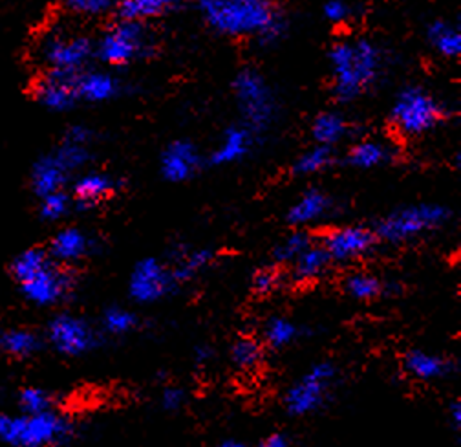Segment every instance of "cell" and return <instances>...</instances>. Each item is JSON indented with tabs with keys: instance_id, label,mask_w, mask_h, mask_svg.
<instances>
[{
	"instance_id": "6da1fadb",
	"label": "cell",
	"mask_w": 461,
	"mask_h": 447,
	"mask_svg": "<svg viewBox=\"0 0 461 447\" xmlns=\"http://www.w3.org/2000/svg\"><path fill=\"white\" fill-rule=\"evenodd\" d=\"M198 10L214 32L229 37L275 42L285 28L282 12L264 0H205Z\"/></svg>"
},
{
	"instance_id": "7a4b0ae2",
	"label": "cell",
	"mask_w": 461,
	"mask_h": 447,
	"mask_svg": "<svg viewBox=\"0 0 461 447\" xmlns=\"http://www.w3.org/2000/svg\"><path fill=\"white\" fill-rule=\"evenodd\" d=\"M330 68L333 96L350 103L377 83L384 68V53L368 39L340 41L330 50Z\"/></svg>"
},
{
	"instance_id": "3957f363",
	"label": "cell",
	"mask_w": 461,
	"mask_h": 447,
	"mask_svg": "<svg viewBox=\"0 0 461 447\" xmlns=\"http://www.w3.org/2000/svg\"><path fill=\"white\" fill-rule=\"evenodd\" d=\"M10 271L23 296L37 306H55L67 301L76 283L74 275L41 248L17 255Z\"/></svg>"
},
{
	"instance_id": "277c9868",
	"label": "cell",
	"mask_w": 461,
	"mask_h": 447,
	"mask_svg": "<svg viewBox=\"0 0 461 447\" xmlns=\"http://www.w3.org/2000/svg\"><path fill=\"white\" fill-rule=\"evenodd\" d=\"M450 209L441 204H416L388 213L374 232L379 241L405 244L443 228L450 222Z\"/></svg>"
},
{
	"instance_id": "5b68a950",
	"label": "cell",
	"mask_w": 461,
	"mask_h": 447,
	"mask_svg": "<svg viewBox=\"0 0 461 447\" xmlns=\"http://www.w3.org/2000/svg\"><path fill=\"white\" fill-rule=\"evenodd\" d=\"M70 434V422L53 411L0 415V440L14 447H51Z\"/></svg>"
},
{
	"instance_id": "8992f818",
	"label": "cell",
	"mask_w": 461,
	"mask_h": 447,
	"mask_svg": "<svg viewBox=\"0 0 461 447\" xmlns=\"http://www.w3.org/2000/svg\"><path fill=\"white\" fill-rule=\"evenodd\" d=\"M445 116L441 103L423 87H407L392 106V123L405 136H421L434 131Z\"/></svg>"
},
{
	"instance_id": "52a82bcc",
	"label": "cell",
	"mask_w": 461,
	"mask_h": 447,
	"mask_svg": "<svg viewBox=\"0 0 461 447\" xmlns=\"http://www.w3.org/2000/svg\"><path fill=\"white\" fill-rule=\"evenodd\" d=\"M150 37L141 23L115 21L97 41L95 55L108 67H127L150 51Z\"/></svg>"
},
{
	"instance_id": "ba28073f",
	"label": "cell",
	"mask_w": 461,
	"mask_h": 447,
	"mask_svg": "<svg viewBox=\"0 0 461 447\" xmlns=\"http://www.w3.org/2000/svg\"><path fill=\"white\" fill-rule=\"evenodd\" d=\"M233 88L244 127L253 134L267 131L275 118V99L267 81L257 70H242Z\"/></svg>"
},
{
	"instance_id": "9c48e42d",
	"label": "cell",
	"mask_w": 461,
	"mask_h": 447,
	"mask_svg": "<svg viewBox=\"0 0 461 447\" xmlns=\"http://www.w3.org/2000/svg\"><path fill=\"white\" fill-rule=\"evenodd\" d=\"M335 378L337 370L331 363H315L290 388H287V393L284 397L287 415L301 418L317 413L326 404Z\"/></svg>"
},
{
	"instance_id": "30bf717a",
	"label": "cell",
	"mask_w": 461,
	"mask_h": 447,
	"mask_svg": "<svg viewBox=\"0 0 461 447\" xmlns=\"http://www.w3.org/2000/svg\"><path fill=\"white\" fill-rule=\"evenodd\" d=\"M92 55H95L94 42L81 35L51 37L42 46V58L50 70L67 76H77L85 72Z\"/></svg>"
},
{
	"instance_id": "8fae6325",
	"label": "cell",
	"mask_w": 461,
	"mask_h": 447,
	"mask_svg": "<svg viewBox=\"0 0 461 447\" xmlns=\"http://www.w3.org/2000/svg\"><path fill=\"white\" fill-rule=\"evenodd\" d=\"M379 239L368 226H340L330 230L319 242L331 262H354L368 257Z\"/></svg>"
},
{
	"instance_id": "7c38bea8",
	"label": "cell",
	"mask_w": 461,
	"mask_h": 447,
	"mask_svg": "<svg viewBox=\"0 0 461 447\" xmlns=\"http://www.w3.org/2000/svg\"><path fill=\"white\" fill-rule=\"evenodd\" d=\"M176 287L172 278L170 268H167L161 260L149 257L136 264L131 273L129 294L140 305H150L172 292Z\"/></svg>"
},
{
	"instance_id": "4fadbf2b",
	"label": "cell",
	"mask_w": 461,
	"mask_h": 447,
	"mask_svg": "<svg viewBox=\"0 0 461 447\" xmlns=\"http://www.w3.org/2000/svg\"><path fill=\"white\" fill-rule=\"evenodd\" d=\"M48 340L65 356H81L97 345L94 328L72 314H59L50 321Z\"/></svg>"
},
{
	"instance_id": "5bb4252c",
	"label": "cell",
	"mask_w": 461,
	"mask_h": 447,
	"mask_svg": "<svg viewBox=\"0 0 461 447\" xmlns=\"http://www.w3.org/2000/svg\"><path fill=\"white\" fill-rule=\"evenodd\" d=\"M200 161L202 160L196 145L185 140L172 141L170 145H167L159 160L161 175L168 182H175V184L185 182L200 169Z\"/></svg>"
},
{
	"instance_id": "9a60e30c",
	"label": "cell",
	"mask_w": 461,
	"mask_h": 447,
	"mask_svg": "<svg viewBox=\"0 0 461 447\" xmlns=\"http://www.w3.org/2000/svg\"><path fill=\"white\" fill-rule=\"evenodd\" d=\"M76 76H67L61 72H51L48 70L39 83L35 85V97L37 101L55 112H63L72 108L77 103Z\"/></svg>"
},
{
	"instance_id": "2e32d148",
	"label": "cell",
	"mask_w": 461,
	"mask_h": 447,
	"mask_svg": "<svg viewBox=\"0 0 461 447\" xmlns=\"http://www.w3.org/2000/svg\"><path fill=\"white\" fill-rule=\"evenodd\" d=\"M94 248V241L79 228H65L57 233L50 244L48 255L57 264H72L85 259Z\"/></svg>"
},
{
	"instance_id": "e0dca14e",
	"label": "cell",
	"mask_w": 461,
	"mask_h": 447,
	"mask_svg": "<svg viewBox=\"0 0 461 447\" xmlns=\"http://www.w3.org/2000/svg\"><path fill=\"white\" fill-rule=\"evenodd\" d=\"M77 101L83 99L86 103H103L110 101L120 94L122 85L113 76L108 72H97V70H85L76 76L74 79Z\"/></svg>"
},
{
	"instance_id": "ac0fdd59",
	"label": "cell",
	"mask_w": 461,
	"mask_h": 447,
	"mask_svg": "<svg viewBox=\"0 0 461 447\" xmlns=\"http://www.w3.org/2000/svg\"><path fill=\"white\" fill-rule=\"evenodd\" d=\"M402 369L420 381H436L447 378L454 370V363L439 354H430L427 351H411L402 358Z\"/></svg>"
},
{
	"instance_id": "d6986e66",
	"label": "cell",
	"mask_w": 461,
	"mask_h": 447,
	"mask_svg": "<svg viewBox=\"0 0 461 447\" xmlns=\"http://www.w3.org/2000/svg\"><path fill=\"white\" fill-rule=\"evenodd\" d=\"M331 198L321 189H308L287 211V222L295 228L310 226L331 211Z\"/></svg>"
},
{
	"instance_id": "ffe728a7",
	"label": "cell",
	"mask_w": 461,
	"mask_h": 447,
	"mask_svg": "<svg viewBox=\"0 0 461 447\" xmlns=\"http://www.w3.org/2000/svg\"><path fill=\"white\" fill-rule=\"evenodd\" d=\"M253 143H255V134L249 129H246L244 125L230 127L223 132L220 143L212 151L211 163L214 165L235 163L249 154Z\"/></svg>"
},
{
	"instance_id": "44dd1931",
	"label": "cell",
	"mask_w": 461,
	"mask_h": 447,
	"mask_svg": "<svg viewBox=\"0 0 461 447\" xmlns=\"http://www.w3.org/2000/svg\"><path fill=\"white\" fill-rule=\"evenodd\" d=\"M70 175L63 169V165L55 160L53 154H48L41 158L32 171V187L35 195L41 198L59 193L67 186Z\"/></svg>"
},
{
	"instance_id": "7402d4cb",
	"label": "cell",
	"mask_w": 461,
	"mask_h": 447,
	"mask_svg": "<svg viewBox=\"0 0 461 447\" xmlns=\"http://www.w3.org/2000/svg\"><path fill=\"white\" fill-rule=\"evenodd\" d=\"M115 187H118V182L112 177L104 173H86L76 180L72 191L77 205L92 207L108 198Z\"/></svg>"
},
{
	"instance_id": "603a6c76",
	"label": "cell",
	"mask_w": 461,
	"mask_h": 447,
	"mask_svg": "<svg viewBox=\"0 0 461 447\" xmlns=\"http://www.w3.org/2000/svg\"><path fill=\"white\" fill-rule=\"evenodd\" d=\"M178 5L168 3V0H125V3L113 6L115 17L118 21H129V23H141L163 17L176 10Z\"/></svg>"
},
{
	"instance_id": "cb8c5ba5",
	"label": "cell",
	"mask_w": 461,
	"mask_h": 447,
	"mask_svg": "<svg viewBox=\"0 0 461 447\" xmlns=\"http://www.w3.org/2000/svg\"><path fill=\"white\" fill-rule=\"evenodd\" d=\"M331 260L328 257V253L324 251V248L317 242H313L292 266V275L294 281L304 285V283H312L321 278L328 268H330Z\"/></svg>"
},
{
	"instance_id": "d4e9b609",
	"label": "cell",
	"mask_w": 461,
	"mask_h": 447,
	"mask_svg": "<svg viewBox=\"0 0 461 447\" xmlns=\"http://www.w3.org/2000/svg\"><path fill=\"white\" fill-rule=\"evenodd\" d=\"M427 39L430 46L447 59H457L461 53V32L459 24L448 21H434L427 28Z\"/></svg>"
},
{
	"instance_id": "484cf974",
	"label": "cell",
	"mask_w": 461,
	"mask_h": 447,
	"mask_svg": "<svg viewBox=\"0 0 461 447\" xmlns=\"http://www.w3.org/2000/svg\"><path fill=\"white\" fill-rule=\"evenodd\" d=\"M350 132L348 122L344 120L342 114L339 112H322L312 125V136L321 147L331 149L333 145L340 143Z\"/></svg>"
},
{
	"instance_id": "4316f807",
	"label": "cell",
	"mask_w": 461,
	"mask_h": 447,
	"mask_svg": "<svg viewBox=\"0 0 461 447\" xmlns=\"http://www.w3.org/2000/svg\"><path fill=\"white\" fill-rule=\"evenodd\" d=\"M392 158V151L379 140H361L348 152V163L357 169H375Z\"/></svg>"
},
{
	"instance_id": "83f0119b",
	"label": "cell",
	"mask_w": 461,
	"mask_h": 447,
	"mask_svg": "<svg viewBox=\"0 0 461 447\" xmlns=\"http://www.w3.org/2000/svg\"><path fill=\"white\" fill-rule=\"evenodd\" d=\"M344 290L350 297L357 301H374L383 296L384 285L379 277L366 273V271H356L346 277Z\"/></svg>"
},
{
	"instance_id": "f1b7e54d",
	"label": "cell",
	"mask_w": 461,
	"mask_h": 447,
	"mask_svg": "<svg viewBox=\"0 0 461 447\" xmlns=\"http://www.w3.org/2000/svg\"><path fill=\"white\" fill-rule=\"evenodd\" d=\"M41 349V338L26 328H15L5 332L3 335V351L14 358H30Z\"/></svg>"
},
{
	"instance_id": "f546056e",
	"label": "cell",
	"mask_w": 461,
	"mask_h": 447,
	"mask_svg": "<svg viewBox=\"0 0 461 447\" xmlns=\"http://www.w3.org/2000/svg\"><path fill=\"white\" fill-rule=\"evenodd\" d=\"M299 326L285 317H271L264 326V342L273 349H285L299 340Z\"/></svg>"
},
{
	"instance_id": "4dcf8cb0",
	"label": "cell",
	"mask_w": 461,
	"mask_h": 447,
	"mask_svg": "<svg viewBox=\"0 0 461 447\" xmlns=\"http://www.w3.org/2000/svg\"><path fill=\"white\" fill-rule=\"evenodd\" d=\"M333 163H335L333 149L315 145L313 149L303 152L297 158V161L294 165V171L297 175H319V173L330 169Z\"/></svg>"
},
{
	"instance_id": "1f68e13d",
	"label": "cell",
	"mask_w": 461,
	"mask_h": 447,
	"mask_svg": "<svg viewBox=\"0 0 461 447\" xmlns=\"http://www.w3.org/2000/svg\"><path fill=\"white\" fill-rule=\"evenodd\" d=\"M312 244L313 237L306 230H297L275 248L273 257L280 264H294Z\"/></svg>"
},
{
	"instance_id": "d6a6232c",
	"label": "cell",
	"mask_w": 461,
	"mask_h": 447,
	"mask_svg": "<svg viewBox=\"0 0 461 447\" xmlns=\"http://www.w3.org/2000/svg\"><path fill=\"white\" fill-rule=\"evenodd\" d=\"M264 358L262 345L255 338H240L230 347V361L244 372L255 370Z\"/></svg>"
},
{
	"instance_id": "836d02e7",
	"label": "cell",
	"mask_w": 461,
	"mask_h": 447,
	"mask_svg": "<svg viewBox=\"0 0 461 447\" xmlns=\"http://www.w3.org/2000/svg\"><path fill=\"white\" fill-rule=\"evenodd\" d=\"M214 255L211 250H198V251H191L187 253L175 268L170 269L172 278H175V283H187L191 281L193 277H196L202 269H205L211 262H212Z\"/></svg>"
},
{
	"instance_id": "e575fe53",
	"label": "cell",
	"mask_w": 461,
	"mask_h": 447,
	"mask_svg": "<svg viewBox=\"0 0 461 447\" xmlns=\"http://www.w3.org/2000/svg\"><path fill=\"white\" fill-rule=\"evenodd\" d=\"M55 156V160L59 161L63 165V169L72 175L79 169H83V167L90 161L92 154H90V149L86 145H76V143H68V141H63L61 147L57 149L55 152H51Z\"/></svg>"
},
{
	"instance_id": "d590c367",
	"label": "cell",
	"mask_w": 461,
	"mask_h": 447,
	"mask_svg": "<svg viewBox=\"0 0 461 447\" xmlns=\"http://www.w3.org/2000/svg\"><path fill=\"white\" fill-rule=\"evenodd\" d=\"M101 326L110 335H125L138 326V317L125 308L113 306L103 314Z\"/></svg>"
},
{
	"instance_id": "8d00e7d4",
	"label": "cell",
	"mask_w": 461,
	"mask_h": 447,
	"mask_svg": "<svg viewBox=\"0 0 461 447\" xmlns=\"http://www.w3.org/2000/svg\"><path fill=\"white\" fill-rule=\"evenodd\" d=\"M19 406L23 409V415L46 413V411H51V397L44 388L26 387L19 395Z\"/></svg>"
},
{
	"instance_id": "74e56055",
	"label": "cell",
	"mask_w": 461,
	"mask_h": 447,
	"mask_svg": "<svg viewBox=\"0 0 461 447\" xmlns=\"http://www.w3.org/2000/svg\"><path fill=\"white\" fill-rule=\"evenodd\" d=\"M72 207V198L65 193H53L42 198L41 202V216L46 220H59L63 218Z\"/></svg>"
},
{
	"instance_id": "f35d334b",
	"label": "cell",
	"mask_w": 461,
	"mask_h": 447,
	"mask_svg": "<svg viewBox=\"0 0 461 447\" xmlns=\"http://www.w3.org/2000/svg\"><path fill=\"white\" fill-rule=\"evenodd\" d=\"M280 283H282V275L275 268H264L253 275V288L257 294H262V296L275 292L280 287Z\"/></svg>"
},
{
	"instance_id": "ab89813d",
	"label": "cell",
	"mask_w": 461,
	"mask_h": 447,
	"mask_svg": "<svg viewBox=\"0 0 461 447\" xmlns=\"http://www.w3.org/2000/svg\"><path fill=\"white\" fill-rule=\"evenodd\" d=\"M67 10L76 15L95 17V15H104L112 12L113 5L106 3V0H76V3L67 5Z\"/></svg>"
},
{
	"instance_id": "60d3db41",
	"label": "cell",
	"mask_w": 461,
	"mask_h": 447,
	"mask_svg": "<svg viewBox=\"0 0 461 447\" xmlns=\"http://www.w3.org/2000/svg\"><path fill=\"white\" fill-rule=\"evenodd\" d=\"M187 400L185 390L176 387V385H168L161 390V407L165 411H178L184 407Z\"/></svg>"
},
{
	"instance_id": "b9f144b4",
	"label": "cell",
	"mask_w": 461,
	"mask_h": 447,
	"mask_svg": "<svg viewBox=\"0 0 461 447\" xmlns=\"http://www.w3.org/2000/svg\"><path fill=\"white\" fill-rule=\"evenodd\" d=\"M322 15L326 21L333 23V24H342V23H348L354 17V10L352 6L344 5V3H328L322 8Z\"/></svg>"
},
{
	"instance_id": "7bdbcfd3",
	"label": "cell",
	"mask_w": 461,
	"mask_h": 447,
	"mask_svg": "<svg viewBox=\"0 0 461 447\" xmlns=\"http://www.w3.org/2000/svg\"><path fill=\"white\" fill-rule=\"evenodd\" d=\"M90 140H92V132L83 127V125H74L67 131V136H65V141L68 143H76V145H90Z\"/></svg>"
},
{
	"instance_id": "ee69618b",
	"label": "cell",
	"mask_w": 461,
	"mask_h": 447,
	"mask_svg": "<svg viewBox=\"0 0 461 447\" xmlns=\"http://www.w3.org/2000/svg\"><path fill=\"white\" fill-rule=\"evenodd\" d=\"M258 447H295L292 438L284 433H273L262 440Z\"/></svg>"
},
{
	"instance_id": "f6af8a7d",
	"label": "cell",
	"mask_w": 461,
	"mask_h": 447,
	"mask_svg": "<svg viewBox=\"0 0 461 447\" xmlns=\"http://www.w3.org/2000/svg\"><path fill=\"white\" fill-rule=\"evenodd\" d=\"M448 411H450L448 416H450L452 427H454L456 431H459V429H461V402H459V400H454V402L450 404V409H448Z\"/></svg>"
},
{
	"instance_id": "bcb514c9",
	"label": "cell",
	"mask_w": 461,
	"mask_h": 447,
	"mask_svg": "<svg viewBox=\"0 0 461 447\" xmlns=\"http://www.w3.org/2000/svg\"><path fill=\"white\" fill-rule=\"evenodd\" d=\"M211 358H212V351H211V349L200 347V349L196 351V361H198V363L203 365V363H207Z\"/></svg>"
},
{
	"instance_id": "7dc6e473",
	"label": "cell",
	"mask_w": 461,
	"mask_h": 447,
	"mask_svg": "<svg viewBox=\"0 0 461 447\" xmlns=\"http://www.w3.org/2000/svg\"><path fill=\"white\" fill-rule=\"evenodd\" d=\"M216 447H249L248 443L240 442V440H235V438H229V440H221Z\"/></svg>"
},
{
	"instance_id": "c3c4849f",
	"label": "cell",
	"mask_w": 461,
	"mask_h": 447,
	"mask_svg": "<svg viewBox=\"0 0 461 447\" xmlns=\"http://www.w3.org/2000/svg\"><path fill=\"white\" fill-rule=\"evenodd\" d=\"M3 335H5V332L0 330V351H3Z\"/></svg>"
}]
</instances>
